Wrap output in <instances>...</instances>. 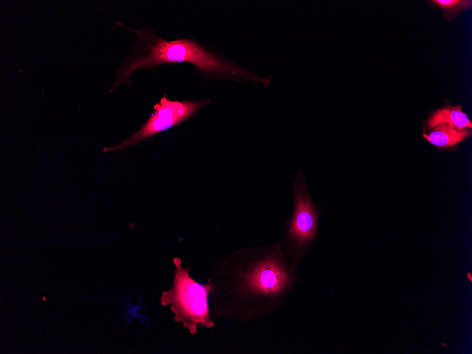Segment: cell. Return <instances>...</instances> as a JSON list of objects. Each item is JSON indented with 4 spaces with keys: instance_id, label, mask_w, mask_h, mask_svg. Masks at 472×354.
<instances>
[{
    "instance_id": "cell-2",
    "label": "cell",
    "mask_w": 472,
    "mask_h": 354,
    "mask_svg": "<svg viewBox=\"0 0 472 354\" xmlns=\"http://www.w3.org/2000/svg\"><path fill=\"white\" fill-rule=\"evenodd\" d=\"M173 262L176 268L173 285L170 290L162 293L161 305H169L175 319L193 335L196 333L197 327H212L214 323L209 317L207 303L211 285H203L192 279L189 269L182 266L180 259L175 257Z\"/></svg>"
},
{
    "instance_id": "cell-4",
    "label": "cell",
    "mask_w": 472,
    "mask_h": 354,
    "mask_svg": "<svg viewBox=\"0 0 472 354\" xmlns=\"http://www.w3.org/2000/svg\"><path fill=\"white\" fill-rule=\"evenodd\" d=\"M295 208L288 230L290 247L297 252L314 240L317 228V216L307 193L305 177L299 170L292 187Z\"/></svg>"
},
{
    "instance_id": "cell-5",
    "label": "cell",
    "mask_w": 472,
    "mask_h": 354,
    "mask_svg": "<svg viewBox=\"0 0 472 354\" xmlns=\"http://www.w3.org/2000/svg\"><path fill=\"white\" fill-rule=\"evenodd\" d=\"M287 276L276 263L264 261L252 272L247 278L254 290L264 293H276L285 284Z\"/></svg>"
},
{
    "instance_id": "cell-8",
    "label": "cell",
    "mask_w": 472,
    "mask_h": 354,
    "mask_svg": "<svg viewBox=\"0 0 472 354\" xmlns=\"http://www.w3.org/2000/svg\"><path fill=\"white\" fill-rule=\"evenodd\" d=\"M433 2L439 7L450 11H456L464 6L467 7L471 4V1L459 0H435Z\"/></svg>"
},
{
    "instance_id": "cell-3",
    "label": "cell",
    "mask_w": 472,
    "mask_h": 354,
    "mask_svg": "<svg viewBox=\"0 0 472 354\" xmlns=\"http://www.w3.org/2000/svg\"><path fill=\"white\" fill-rule=\"evenodd\" d=\"M211 102V99L171 100L165 94L155 103L153 112L137 131L117 146L105 147L102 151L107 153L122 150L130 146H136L141 141L193 117Z\"/></svg>"
},
{
    "instance_id": "cell-9",
    "label": "cell",
    "mask_w": 472,
    "mask_h": 354,
    "mask_svg": "<svg viewBox=\"0 0 472 354\" xmlns=\"http://www.w3.org/2000/svg\"><path fill=\"white\" fill-rule=\"evenodd\" d=\"M42 300H43L44 301H46L47 299H46V297L44 296V297H42Z\"/></svg>"
},
{
    "instance_id": "cell-7",
    "label": "cell",
    "mask_w": 472,
    "mask_h": 354,
    "mask_svg": "<svg viewBox=\"0 0 472 354\" xmlns=\"http://www.w3.org/2000/svg\"><path fill=\"white\" fill-rule=\"evenodd\" d=\"M470 134L468 130H459L445 124L435 126L429 135L424 137L432 144L438 147L453 146Z\"/></svg>"
},
{
    "instance_id": "cell-1",
    "label": "cell",
    "mask_w": 472,
    "mask_h": 354,
    "mask_svg": "<svg viewBox=\"0 0 472 354\" xmlns=\"http://www.w3.org/2000/svg\"><path fill=\"white\" fill-rule=\"evenodd\" d=\"M114 25L124 27L137 35L128 55L115 73L110 93L121 85H131V74L142 69L156 73L164 64H192L203 81H232L260 83L270 85L272 78L261 77L256 71L246 69L230 60L225 55L194 40L192 37L165 40L156 35L153 28L134 29L120 21Z\"/></svg>"
},
{
    "instance_id": "cell-6",
    "label": "cell",
    "mask_w": 472,
    "mask_h": 354,
    "mask_svg": "<svg viewBox=\"0 0 472 354\" xmlns=\"http://www.w3.org/2000/svg\"><path fill=\"white\" fill-rule=\"evenodd\" d=\"M461 107H448L435 112L427 122L429 128H434L439 124H445L459 130L471 128L472 124L467 115L462 112Z\"/></svg>"
}]
</instances>
